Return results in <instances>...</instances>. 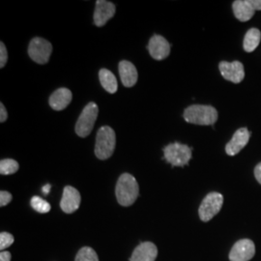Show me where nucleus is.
Here are the masks:
<instances>
[{
	"label": "nucleus",
	"mask_w": 261,
	"mask_h": 261,
	"mask_svg": "<svg viewBox=\"0 0 261 261\" xmlns=\"http://www.w3.org/2000/svg\"><path fill=\"white\" fill-rule=\"evenodd\" d=\"M75 261H99V257L92 248L84 247L77 252Z\"/></svg>",
	"instance_id": "nucleus-22"
},
{
	"label": "nucleus",
	"mask_w": 261,
	"mask_h": 261,
	"mask_svg": "<svg viewBox=\"0 0 261 261\" xmlns=\"http://www.w3.org/2000/svg\"><path fill=\"white\" fill-rule=\"evenodd\" d=\"M72 92L68 88H59L49 97V105L55 111H62L72 101Z\"/></svg>",
	"instance_id": "nucleus-15"
},
{
	"label": "nucleus",
	"mask_w": 261,
	"mask_h": 261,
	"mask_svg": "<svg viewBox=\"0 0 261 261\" xmlns=\"http://www.w3.org/2000/svg\"><path fill=\"white\" fill-rule=\"evenodd\" d=\"M81 195L74 187L67 186L64 188L63 196L60 201V207L66 214L74 213L81 205Z\"/></svg>",
	"instance_id": "nucleus-11"
},
{
	"label": "nucleus",
	"mask_w": 261,
	"mask_h": 261,
	"mask_svg": "<svg viewBox=\"0 0 261 261\" xmlns=\"http://www.w3.org/2000/svg\"><path fill=\"white\" fill-rule=\"evenodd\" d=\"M224 203V196L220 193L213 192L208 194L202 200L198 209L199 218L202 222H209L218 214Z\"/></svg>",
	"instance_id": "nucleus-6"
},
{
	"label": "nucleus",
	"mask_w": 261,
	"mask_h": 261,
	"mask_svg": "<svg viewBox=\"0 0 261 261\" xmlns=\"http://www.w3.org/2000/svg\"><path fill=\"white\" fill-rule=\"evenodd\" d=\"M234 16L240 21H248L255 13L252 0H236L232 4Z\"/></svg>",
	"instance_id": "nucleus-16"
},
{
	"label": "nucleus",
	"mask_w": 261,
	"mask_h": 261,
	"mask_svg": "<svg viewBox=\"0 0 261 261\" xmlns=\"http://www.w3.org/2000/svg\"><path fill=\"white\" fill-rule=\"evenodd\" d=\"M251 133L247 128H241L236 130L231 140L226 144L225 152L229 156L237 155L248 144Z\"/></svg>",
	"instance_id": "nucleus-13"
},
{
	"label": "nucleus",
	"mask_w": 261,
	"mask_h": 261,
	"mask_svg": "<svg viewBox=\"0 0 261 261\" xmlns=\"http://www.w3.org/2000/svg\"><path fill=\"white\" fill-rule=\"evenodd\" d=\"M158 249L153 243L144 242L139 245L130 256V261H155Z\"/></svg>",
	"instance_id": "nucleus-14"
},
{
	"label": "nucleus",
	"mask_w": 261,
	"mask_h": 261,
	"mask_svg": "<svg viewBox=\"0 0 261 261\" xmlns=\"http://www.w3.org/2000/svg\"><path fill=\"white\" fill-rule=\"evenodd\" d=\"M119 74L122 84L126 87H133L138 82V71L136 66L127 60L119 63Z\"/></svg>",
	"instance_id": "nucleus-17"
},
{
	"label": "nucleus",
	"mask_w": 261,
	"mask_h": 261,
	"mask_svg": "<svg viewBox=\"0 0 261 261\" xmlns=\"http://www.w3.org/2000/svg\"><path fill=\"white\" fill-rule=\"evenodd\" d=\"M53 53L51 44L43 38L36 37L31 40L28 47V55L38 64H46Z\"/></svg>",
	"instance_id": "nucleus-7"
},
{
	"label": "nucleus",
	"mask_w": 261,
	"mask_h": 261,
	"mask_svg": "<svg viewBox=\"0 0 261 261\" xmlns=\"http://www.w3.org/2000/svg\"><path fill=\"white\" fill-rule=\"evenodd\" d=\"M11 253L6 251H2L0 252V261H10L11 260Z\"/></svg>",
	"instance_id": "nucleus-28"
},
{
	"label": "nucleus",
	"mask_w": 261,
	"mask_h": 261,
	"mask_svg": "<svg viewBox=\"0 0 261 261\" xmlns=\"http://www.w3.org/2000/svg\"><path fill=\"white\" fill-rule=\"evenodd\" d=\"M14 243V236L8 232H1L0 234V249L4 251Z\"/></svg>",
	"instance_id": "nucleus-23"
},
{
	"label": "nucleus",
	"mask_w": 261,
	"mask_h": 261,
	"mask_svg": "<svg viewBox=\"0 0 261 261\" xmlns=\"http://www.w3.org/2000/svg\"><path fill=\"white\" fill-rule=\"evenodd\" d=\"M116 136L115 132L109 126L101 127L96 137L95 155L100 160H108L111 158L115 149Z\"/></svg>",
	"instance_id": "nucleus-3"
},
{
	"label": "nucleus",
	"mask_w": 261,
	"mask_h": 261,
	"mask_svg": "<svg viewBox=\"0 0 261 261\" xmlns=\"http://www.w3.org/2000/svg\"><path fill=\"white\" fill-rule=\"evenodd\" d=\"M255 253L254 243L250 239H242L235 243L230 253V261H249L252 259Z\"/></svg>",
	"instance_id": "nucleus-8"
},
{
	"label": "nucleus",
	"mask_w": 261,
	"mask_h": 261,
	"mask_svg": "<svg viewBox=\"0 0 261 261\" xmlns=\"http://www.w3.org/2000/svg\"><path fill=\"white\" fill-rule=\"evenodd\" d=\"M261 41V32L257 28H251L248 30L244 38L243 47L247 53H252L258 47Z\"/></svg>",
	"instance_id": "nucleus-19"
},
{
	"label": "nucleus",
	"mask_w": 261,
	"mask_h": 261,
	"mask_svg": "<svg viewBox=\"0 0 261 261\" xmlns=\"http://www.w3.org/2000/svg\"><path fill=\"white\" fill-rule=\"evenodd\" d=\"M8 60V54H7V49L4 45V43L0 44V68H3L6 65Z\"/></svg>",
	"instance_id": "nucleus-24"
},
{
	"label": "nucleus",
	"mask_w": 261,
	"mask_h": 261,
	"mask_svg": "<svg viewBox=\"0 0 261 261\" xmlns=\"http://www.w3.org/2000/svg\"><path fill=\"white\" fill-rule=\"evenodd\" d=\"M13 196L12 195L6 192V191H1L0 192V206L4 207V206L9 204L10 202L12 201Z\"/></svg>",
	"instance_id": "nucleus-25"
},
{
	"label": "nucleus",
	"mask_w": 261,
	"mask_h": 261,
	"mask_svg": "<svg viewBox=\"0 0 261 261\" xmlns=\"http://www.w3.org/2000/svg\"><path fill=\"white\" fill-rule=\"evenodd\" d=\"M183 116L188 123L208 126L217 122L218 112L212 106L194 105L187 108Z\"/></svg>",
	"instance_id": "nucleus-2"
},
{
	"label": "nucleus",
	"mask_w": 261,
	"mask_h": 261,
	"mask_svg": "<svg viewBox=\"0 0 261 261\" xmlns=\"http://www.w3.org/2000/svg\"><path fill=\"white\" fill-rule=\"evenodd\" d=\"M254 176L256 178V180L258 181V183L261 184V163L258 164L254 168Z\"/></svg>",
	"instance_id": "nucleus-27"
},
{
	"label": "nucleus",
	"mask_w": 261,
	"mask_h": 261,
	"mask_svg": "<svg viewBox=\"0 0 261 261\" xmlns=\"http://www.w3.org/2000/svg\"><path fill=\"white\" fill-rule=\"evenodd\" d=\"M98 112V106L93 102L85 106L75 124V133L79 137L86 138L90 135V133L93 130L95 122L97 120Z\"/></svg>",
	"instance_id": "nucleus-5"
},
{
	"label": "nucleus",
	"mask_w": 261,
	"mask_h": 261,
	"mask_svg": "<svg viewBox=\"0 0 261 261\" xmlns=\"http://www.w3.org/2000/svg\"><path fill=\"white\" fill-rule=\"evenodd\" d=\"M30 205L35 211L41 214L48 213L51 209L50 204L40 196H33L30 200Z\"/></svg>",
	"instance_id": "nucleus-21"
},
{
	"label": "nucleus",
	"mask_w": 261,
	"mask_h": 261,
	"mask_svg": "<svg viewBox=\"0 0 261 261\" xmlns=\"http://www.w3.org/2000/svg\"><path fill=\"white\" fill-rule=\"evenodd\" d=\"M7 117H8V114H7V111L4 107V105L1 103H0V122L3 123V122L7 120Z\"/></svg>",
	"instance_id": "nucleus-26"
},
{
	"label": "nucleus",
	"mask_w": 261,
	"mask_h": 261,
	"mask_svg": "<svg viewBox=\"0 0 261 261\" xmlns=\"http://www.w3.org/2000/svg\"><path fill=\"white\" fill-rule=\"evenodd\" d=\"M50 189H51V185H50V184H47V185H45V186L42 188V192H43L45 195H47V194L50 192Z\"/></svg>",
	"instance_id": "nucleus-29"
},
{
	"label": "nucleus",
	"mask_w": 261,
	"mask_h": 261,
	"mask_svg": "<svg viewBox=\"0 0 261 261\" xmlns=\"http://www.w3.org/2000/svg\"><path fill=\"white\" fill-rule=\"evenodd\" d=\"M150 56L155 60H163L170 54V45L166 38L161 35H154L151 37L148 44Z\"/></svg>",
	"instance_id": "nucleus-12"
},
{
	"label": "nucleus",
	"mask_w": 261,
	"mask_h": 261,
	"mask_svg": "<svg viewBox=\"0 0 261 261\" xmlns=\"http://www.w3.org/2000/svg\"><path fill=\"white\" fill-rule=\"evenodd\" d=\"M219 69L224 79L233 84H240L245 77L244 66L240 61H222L219 65Z\"/></svg>",
	"instance_id": "nucleus-9"
},
{
	"label": "nucleus",
	"mask_w": 261,
	"mask_h": 261,
	"mask_svg": "<svg viewBox=\"0 0 261 261\" xmlns=\"http://www.w3.org/2000/svg\"><path fill=\"white\" fill-rule=\"evenodd\" d=\"M140 193L139 184L130 173H123L118 179L116 188H115V195L118 203L122 206L133 205Z\"/></svg>",
	"instance_id": "nucleus-1"
},
{
	"label": "nucleus",
	"mask_w": 261,
	"mask_h": 261,
	"mask_svg": "<svg viewBox=\"0 0 261 261\" xmlns=\"http://www.w3.org/2000/svg\"><path fill=\"white\" fill-rule=\"evenodd\" d=\"M19 164L13 159H4L0 162V173L2 175H10L19 170Z\"/></svg>",
	"instance_id": "nucleus-20"
},
{
	"label": "nucleus",
	"mask_w": 261,
	"mask_h": 261,
	"mask_svg": "<svg viewBox=\"0 0 261 261\" xmlns=\"http://www.w3.org/2000/svg\"><path fill=\"white\" fill-rule=\"evenodd\" d=\"M115 14V5L106 0H98L94 12V23L101 28L103 27Z\"/></svg>",
	"instance_id": "nucleus-10"
},
{
	"label": "nucleus",
	"mask_w": 261,
	"mask_h": 261,
	"mask_svg": "<svg viewBox=\"0 0 261 261\" xmlns=\"http://www.w3.org/2000/svg\"><path fill=\"white\" fill-rule=\"evenodd\" d=\"M99 79H100V83L106 91L112 94L115 93L117 91V88H118L117 80L110 70L101 69L99 72Z\"/></svg>",
	"instance_id": "nucleus-18"
},
{
	"label": "nucleus",
	"mask_w": 261,
	"mask_h": 261,
	"mask_svg": "<svg viewBox=\"0 0 261 261\" xmlns=\"http://www.w3.org/2000/svg\"><path fill=\"white\" fill-rule=\"evenodd\" d=\"M192 147L179 142L170 143L164 148V159L172 167L187 166L192 159Z\"/></svg>",
	"instance_id": "nucleus-4"
}]
</instances>
